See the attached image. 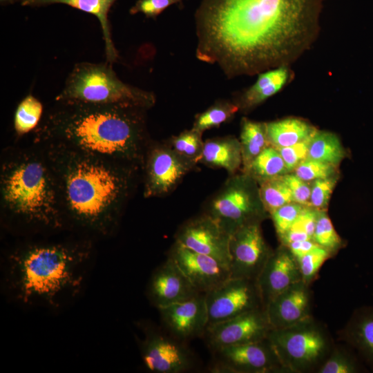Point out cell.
<instances>
[{"label": "cell", "instance_id": "6da1fadb", "mask_svg": "<svg viewBox=\"0 0 373 373\" xmlns=\"http://www.w3.org/2000/svg\"><path fill=\"white\" fill-rule=\"evenodd\" d=\"M322 8L323 0H202L196 57L229 79L289 66L316 40Z\"/></svg>", "mask_w": 373, "mask_h": 373}, {"label": "cell", "instance_id": "7a4b0ae2", "mask_svg": "<svg viewBox=\"0 0 373 373\" xmlns=\"http://www.w3.org/2000/svg\"><path fill=\"white\" fill-rule=\"evenodd\" d=\"M37 144L44 149L55 174L65 231L92 240L112 236L141 181V167Z\"/></svg>", "mask_w": 373, "mask_h": 373}, {"label": "cell", "instance_id": "3957f363", "mask_svg": "<svg viewBox=\"0 0 373 373\" xmlns=\"http://www.w3.org/2000/svg\"><path fill=\"white\" fill-rule=\"evenodd\" d=\"M147 109L55 101L33 131V142L52 144L141 167L151 142Z\"/></svg>", "mask_w": 373, "mask_h": 373}, {"label": "cell", "instance_id": "277c9868", "mask_svg": "<svg viewBox=\"0 0 373 373\" xmlns=\"http://www.w3.org/2000/svg\"><path fill=\"white\" fill-rule=\"evenodd\" d=\"M94 252L93 240H28L13 247L5 259V284L24 305L59 308L77 296Z\"/></svg>", "mask_w": 373, "mask_h": 373}, {"label": "cell", "instance_id": "5b68a950", "mask_svg": "<svg viewBox=\"0 0 373 373\" xmlns=\"http://www.w3.org/2000/svg\"><path fill=\"white\" fill-rule=\"evenodd\" d=\"M0 214L10 231L26 236L65 231L55 174L44 149L8 146L1 155Z\"/></svg>", "mask_w": 373, "mask_h": 373}, {"label": "cell", "instance_id": "8992f818", "mask_svg": "<svg viewBox=\"0 0 373 373\" xmlns=\"http://www.w3.org/2000/svg\"><path fill=\"white\" fill-rule=\"evenodd\" d=\"M55 101L96 105H130L149 110L155 103L151 91L123 82L106 63L80 62L68 75Z\"/></svg>", "mask_w": 373, "mask_h": 373}, {"label": "cell", "instance_id": "52a82bcc", "mask_svg": "<svg viewBox=\"0 0 373 373\" xmlns=\"http://www.w3.org/2000/svg\"><path fill=\"white\" fill-rule=\"evenodd\" d=\"M249 175H231L207 203L209 215L230 234L242 226L260 221L265 212L259 187Z\"/></svg>", "mask_w": 373, "mask_h": 373}, {"label": "cell", "instance_id": "ba28073f", "mask_svg": "<svg viewBox=\"0 0 373 373\" xmlns=\"http://www.w3.org/2000/svg\"><path fill=\"white\" fill-rule=\"evenodd\" d=\"M267 339L283 368L291 371L309 370L327 350L325 336L309 318L287 327L271 329Z\"/></svg>", "mask_w": 373, "mask_h": 373}, {"label": "cell", "instance_id": "9c48e42d", "mask_svg": "<svg viewBox=\"0 0 373 373\" xmlns=\"http://www.w3.org/2000/svg\"><path fill=\"white\" fill-rule=\"evenodd\" d=\"M196 165L177 153L167 141L151 140L142 166L144 197L159 198L170 194Z\"/></svg>", "mask_w": 373, "mask_h": 373}, {"label": "cell", "instance_id": "30bf717a", "mask_svg": "<svg viewBox=\"0 0 373 373\" xmlns=\"http://www.w3.org/2000/svg\"><path fill=\"white\" fill-rule=\"evenodd\" d=\"M204 298L208 325L265 309L256 280L253 279L231 277L205 293Z\"/></svg>", "mask_w": 373, "mask_h": 373}, {"label": "cell", "instance_id": "8fae6325", "mask_svg": "<svg viewBox=\"0 0 373 373\" xmlns=\"http://www.w3.org/2000/svg\"><path fill=\"white\" fill-rule=\"evenodd\" d=\"M140 350L147 370L154 373H182L192 370L196 358L183 341L151 326H145Z\"/></svg>", "mask_w": 373, "mask_h": 373}, {"label": "cell", "instance_id": "7c38bea8", "mask_svg": "<svg viewBox=\"0 0 373 373\" xmlns=\"http://www.w3.org/2000/svg\"><path fill=\"white\" fill-rule=\"evenodd\" d=\"M213 373H266L285 370L267 338L223 347L213 352Z\"/></svg>", "mask_w": 373, "mask_h": 373}, {"label": "cell", "instance_id": "4fadbf2b", "mask_svg": "<svg viewBox=\"0 0 373 373\" xmlns=\"http://www.w3.org/2000/svg\"><path fill=\"white\" fill-rule=\"evenodd\" d=\"M271 254L263 238L260 221L242 226L231 235V277L256 280Z\"/></svg>", "mask_w": 373, "mask_h": 373}, {"label": "cell", "instance_id": "5bb4252c", "mask_svg": "<svg viewBox=\"0 0 373 373\" xmlns=\"http://www.w3.org/2000/svg\"><path fill=\"white\" fill-rule=\"evenodd\" d=\"M231 235L209 215L202 214L183 223L175 241L200 254L210 256L229 267Z\"/></svg>", "mask_w": 373, "mask_h": 373}, {"label": "cell", "instance_id": "9a60e30c", "mask_svg": "<svg viewBox=\"0 0 373 373\" xmlns=\"http://www.w3.org/2000/svg\"><path fill=\"white\" fill-rule=\"evenodd\" d=\"M271 329L265 309H260L208 325L202 337L213 352L229 345L265 340Z\"/></svg>", "mask_w": 373, "mask_h": 373}, {"label": "cell", "instance_id": "2e32d148", "mask_svg": "<svg viewBox=\"0 0 373 373\" xmlns=\"http://www.w3.org/2000/svg\"><path fill=\"white\" fill-rule=\"evenodd\" d=\"M193 286L205 294L231 278L229 267L218 260L175 241L168 255Z\"/></svg>", "mask_w": 373, "mask_h": 373}, {"label": "cell", "instance_id": "e0dca14e", "mask_svg": "<svg viewBox=\"0 0 373 373\" xmlns=\"http://www.w3.org/2000/svg\"><path fill=\"white\" fill-rule=\"evenodd\" d=\"M157 309L168 332L183 342L202 336L208 325L204 294Z\"/></svg>", "mask_w": 373, "mask_h": 373}, {"label": "cell", "instance_id": "ac0fdd59", "mask_svg": "<svg viewBox=\"0 0 373 373\" xmlns=\"http://www.w3.org/2000/svg\"><path fill=\"white\" fill-rule=\"evenodd\" d=\"M175 261L168 256L153 273L147 287L151 303L157 308L200 295Z\"/></svg>", "mask_w": 373, "mask_h": 373}, {"label": "cell", "instance_id": "d6986e66", "mask_svg": "<svg viewBox=\"0 0 373 373\" xmlns=\"http://www.w3.org/2000/svg\"><path fill=\"white\" fill-rule=\"evenodd\" d=\"M302 280L297 260L285 246L271 252L256 278L265 306L291 285Z\"/></svg>", "mask_w": 373, "mask_h": 373}, {"label": "cell", "instance_id": "ffe728a7", "mask_svg": "<svg viewBox=\"0 0 373 373\" xmlns=\"http://www.w3.org/2000/svg\"><path fill=\"white\" fill-rule=\"evenodd\" d=\"M307 284L300 280L282 291L265 307L272 329L287 327L309 318Z\"/></svg>", "mask_w": 373, "mask_h": 373}, {"label": "cell", "instance_id": "44dd1931", "mask_svg": "<svg viewBox=\"0 0 373 373\" xmlns=\"http://www.w3.org/2000/svg\"><path fill=\"white\" fill-rule=\"evenodd\" d=\"M117 0H23V6L40 7L55 3L68 5L95 16L101 26L105 44L106 61L113 64L119 57L111 32L108 13Z\"/></svg>", "mask_w": 373, "mask_h": 373}, {"label": "cell", "instance_id": "7402d4cb", "mask_svg": "<svg viewBox=\"0 0 373 373\" xmlns=\"http://www.w3.org/2000/svg\"><path fill=\"white\" fill-rule=\"evenodd\" d=\"M289 66H282L258 74L256 82L235 101L240 110L248 111L278 93L291 79Z\"/></svg>", "mask_w": 373, "mask_h": 373}, {"label": "cell", "instance_id": "603a6c76", "mask_svg": "<svg viewBox=\"0 0 373 373\" xmlns=\"http://www.w3.org/2000/svg\"><path fill=\"white\" fill-rule=\"evenodd\" d=\"M200 163L224 169L230 175L235 174L242 163L240 141L233 136L207 140Z\"/></svg>", "mask_w": 373, "mask_h": 373}, {"label": "cell", "instance_id": "cb8c5ba5", "mask_svg": "<svg viewBox=\"0 0 373 373\" xmlns=\"http://www.w3.org/2000/svg\"><path fill=\"white\" fill-rule=\"evenodd\" d=\"M268 142L275 148L289 146L313 136L317 129L298 117L265 123Z\"/></svg>", "mask_w": 373, "mask_h": 373}, {"label": "cell", "instance_id": "d4e9b609", "mask_svg": "<svg viewBox=\"0 0 373 373\" xmlns=\"http://www.w3.org/2000/svg\"><path fill=\"white\" fill-rule=\"evenodd\" d=\"M346 332L349 342L373 366V307L358 310L352 316Z\"/></svg>", "mask_w": 373, "mask_h": 373}, {"label": "cell", "instance_id": "484cf974", "mask_svg": "<svg viewBox=\"0 0 373 373\" xmlns=\"http://www.w3.org/2000/svg\"><path fill=\"white\" fill-rule=\"evenodd\" d=\"M242 171L246 173L254 160L270 145L265 123L255 122L247 117L241 121L240 135Z\"/></svg>", "mask_w": 373, "mask_h": 373}, {"label": "cell", "instance_id": "4316f807", "mask_svg": "<svg viewBox=\"0 0 373 373\" xmlns=\"http://www.w3.org/2000/svg\"><path fill=\"white\" fill-rule=\"evenodd\" d=\"M345 155V150L336 135L317 130L310 141L307 158L337 166Z\"/></svg>", "mask_w": 373, "mask_h": 373}, {"label": "cell", "instance_id": "83f0119b", "mask_svg": "<svg viewBox=\"0 0 373 373\" xmlns=\"http://www.w3.org/2000/svg\"><path fill=\"white\" fill-rule=\"evenodd\" d=\"M44 113L42 103L29 93L18 104L13 117L15 135L21 137L34 131L40 124Z\"/></svg>", "mask_w": 373, "mask_h": 373}, {"label": "cell", "instance_id": "f1b7e54d", "mask_svg": "<svg viewBox=\"0 0 373 373\" xmlns=\"http://www.w3.org/2000/svg\"><path fill=\"white\" fill-rule=\"evenodd\" d=\"M287 173L285 164L278 151L269 145L254 160L246 174L260 183Z\"/></svg>", "mask_w": 373, "mask_h": 373}, {"label": "cell", "instance_id": "f546056e", "mask_svg": "<svg viewBox=\"0 0 373 373\" xmlns=\"http://www.w3.org/2000/svg\"><path fill=\"white\" fill-rule=\"evenodd\" d=\"M238 106L229 100H219L204 111L195 115L192 128L204 133L231 120L239 111Z\"/></svg>", "mask_w": 373, "mask_h": 373}, {"label": "cell", "instance_id": "4dcf8cb0", "mask_svg": "<svg viewBox=\"0 0 373 373\" xmlns=\"http://www.w3.org/2000/svg\"><path fill=\"white\" fill-rule=\"evenodd\" d=\"M259 192L265 211L269 214L279 207L294 202L291 192L282 175L259 183Z\"/></svg>", "mask_w": 373, "mask_h": 373}, {"label": "cell", "instance_id": "1f68e13d", "mask_svg": "<svg viewBox=\"0 0 373 373\" xmlns=\"http://www.w3.org/2000/svg\"><path fill=\"white\" fill-rule=\"evenodd\" d=\"M202 137V133L191 128L173 136L167 142L177 153L198 164L200 162L204 147V142Z\"/></svg>", "mask_w": 373, "mask_h": 373}, {"label": "cell", "instance_id": "d6a6232c", "mask_svg": "<svg viewBox=\"0 0 373 373\" xmlns=\"http://www.w3.org/2000/svg\"><path fill=\"white\" fill-rule=\"evenodd\" d=\"M313 240L330 252L336 250L342 244L341 238L336 233L325 210L318 212Z\"/></svg>", "mask_w": 373, "mask_h": 373}, {"label": "cell", "instance_id": "836d02e7", "mask_svg": "<svg viewBox=\"0 0 373 373\" xmlns=\"http://www.w3.org/2000/svg\"><path fill=\"white\" fill-rule=\"evenodd\" d=\"M331 252L318 246L300 258L296 259L302 280L309 284L316 276L323 264L329 258Z\"/></svg>", "mask_w": 373, "mask_h": 373}, {"label": "cell", "instance_id": "e575fe53", "mask_svg": "<svg viewBox=\"0 0 373 373\" xmlns=\"http://www.w3.org/2000/svg\"><path fill=\"white\" fill-rule=\"evenodd\" d=\"M294 173L300 179L310 182L336 176V166L307 158L296 166Z\"/></svg>", "mask_w": 373, "mask_h": 373}, {"label": "cell", "instance_id": "d590c367", "mask_svg": "<svg viewBox=\"0 0 373 373\" xmlns=\"http://www.w3.org/2000/svg\"><path fill=\"white\" fill-rule=\"evenodd\" d=\"M304 207L303 204L292 202L279 207L270 213L279 238L291 228Z\"/></svg>", "mask_w": 373, "mask_h": 373}, {"label": "cell", "instance_id": "8d00e7d4", "mask_svg": "<svg viewBox=\"0 0 373 373\" xmlns=\"http://www.w3.org/2000/svg\"><path fill=\"white\" fill-rule=\"evenodd\" d=\"M336 181V176L314 180L311 186L309 207L318 211L325 210Z\"/></svg>", "mask_w": 373, "mask_h": 373}, {"label": "cell", "instance_id": "74e56055", "mask_svg": "<svg viewBox=\"0 0 373 373\" xmlns=\"http://www.w3.org/2000/svg\"><path fill=\"white\" fill-rule=\"evenodd\" d=\"M312 137L289 146L276 148L284 160L287 173L294 171L300 162L307 158Z\"/></svg>", "mask_w": 373, "mask_h": 373}, {"label": "cell", "instance_id": "f35d334b", "mask_svg": "<svg viewBox=\"0 0 373 373\" xmlns=\"http://www.w3.org/2000/svg\"><path fill=\"white\" fill-rule=\"evenodd\" d=\"M357 367L346 354L335 351L319 368L320 373H353Z\"/></svg>", "mask_w": 373, "mask_h": 373}, {"label": "cell", "instance_id": "ab89813d", "mask_svg": "<svg viewBox=\"0 0 373 373\" xmlns=\"http://www.w3.org/2000/svg\"><path fill=\"white\" fill-rule=\"evenodd\" d=\"M183 0H137L129 10L131 15L142 13L146 18L155 19L164 10Z\"/></svg>", "mask_w": 373, "mask_h": 373}, {"label": "cell", "instance_id": "60d3db41", "mask_svg": "<svg viewBox=\"0 0 373 373\" xmlns=\"http://www.w3.org/2000/svg\"><path fill=\"white\" fill-rule=\"evenodd\" d=\"M282 177L291 192L294 201L309 207L311 185L308 182L300 179L294 173H287Z\"/></svg>", "mask_w": 373, "mask_h": 373}, {"label": "cell", "instance_id": "b9f144b4", "mask_svg": "<svg viewBox=\"0 0 373 373\" xmlns=\"http://www.w3.org/2000/svg\"><path fill=\"white\" fill-rule=\"evenodd\" d=\"M318 212L317 209L305 206L291 227L304 231L313 240Z\"/></svg>", "mask_w": 373, "mask_h": 373}, {"label": "cell", "instance_id": "7bdbcfd3", "mask_svg": "<svg viewBox=\"0 0 373 373\" xmlns=\"http://www.w3.org/2000/svg\"><path fill=\"white\" fill-rule=\"evenodd\" d=\"M319 246L314 240L309 239L291 242L286 247L289 249L292 255L298 259L306 254L309 251Z\"/></svg>", "mask_w": 373, "mask_h": 373}, {"label": "cell", "instance_id": "ee69618b", "mask_svg": "<svg viewBox=\"0 0 373 373\" xmlns=\"http://www.w3.org/2000/svg\"><path fill=\"white\" fill-rule=\"evenodd\" d=\"M280 238L284 246L294 242L311 239L304 231L294 227H291Z\"/></svg>", "mask_w": 373, "mask_h": 373}, {"label": "cell", "instance_id": "f6af8a7d", "mask_svg": "<svg viewBox=\"0 0 373 373\" xmlns=\"http://www.w3.org/2000/svg\"><path fill=\"white\" fill-rule=\"evenodd\" d=\"M23 1V0H0V3L3 6H5L8 4H12L19 1L21 3Z\"/></svg>", "mask_w": 373, "mask_h": 373}]
</instances>
